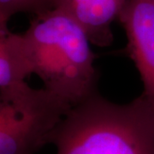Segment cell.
I'll return each mask as SVG.
<instances>
[{
	"label": "cell",
	"instance_id": "obj_4",
	"mask_svg": "<svg viewBox=\"0 0 154 154\" xmlns=\"http://www.w3.org/2000/svg\"><path fill=\"white\" fill-rule=\"evenodd\" d=\"M117 21L127 36L124 52L143 83L141 95L154 105V0H128Z\"/></svg>",
	"mask_w": 154,
	"mask_h": 154
},
{
	"label": "cell",
	"instance_id": "obj_2",
	"mask_svg": "<svg viewBox=\"0 0 154 154\" xmlns=\"http://www.w3.org/2000/svg\"><path fill=\"white\" fill-rule=\"evenodd\" d=\"M33 74L73 106L97 94L92 44L80 23L60 7L34 15L24 33Z\"/></svg>",
	"mask_w": 154,
	"mask_h": 154
},
{
	"label": "cell",
	"instance_id": "obj_5",
	"mask_svg": "<svg viewBox=\"0 0 154 154\" xmlns=\"http://www.w3.org/2000/svg\"><path fill=\"white\" fill-rule=\"evenodd\" d=\"M128 0H57V5L70 14L99 47L113 42L112 22L117 20Z\"/></svg>",
	"mask_w": 154,
	"mask_h": 154
},
{
	"label": "cell",
	"instance_id": "obj_6",
	"mask_svg": "<svg viewBox=\"0 0 154 154\" xmlns=\"http://www.w3.org/2000/svg\"><path fill=\"white\" fill-rule=\"evenodd\" d=\"M32 74L33 63L24 33L0 28V97L26 85V79Z\"/></svg>",
	"mask_w": 154,
	"mask_h": 154
},
{
	"label": "cell",
	"instance_id": "obj_7",
	"mask_svg": "<svg viewBox=\"0 0 154 154\" xmlns=\"http://www.w3.org/2000/svg\"><path fill=\"white\" fill-rule=\"evenodd\" d=\"M56 5L57 0H0V28L8 27V22L16 14L26 12L37 15Z\"/></svg>",
	"mask_w": 154,
	"mask_h": 154
},
{
	"label": "cell",
	"instance_id": "obj_1",
	"mask_svg": "<svg viewBox=\"0 0 154 154\" xmlns=\"http://www.w3.org/2000/svg\"><path fill=\"white\" fill-rule=\"evenodd\" d=\"M48 143L56 154H154V105L142 95L118 105L97 93L72 108Z\"/></svg>",
	"mask_w": 154,
	"mask_h": 154
},
{
	"label": "cell",
	"instance_id": "obj_3",
	"mask_svg": "<svg viewBox=\"0 0 154 154\" xmlns=\"http://www.w3.org/2000/svg\"><path fill=\"white\" fill-rule=\"evenodd\" d=\"M73 107L55 93L28 83L0 97V154H34Z\"/></svg>",
	"mask_w": 154,
	"mask_h": 154
}]
</instances>
